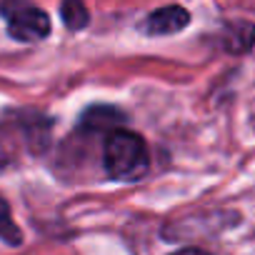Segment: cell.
<instances>
[{
	"mask_svg": "<svg viewBox=\"0 0 255 255\" xmlns=\"http://www.w3.org/2000/svg\"><path fill=\"white\" fill-rule=\"evenodd\" d=\"M15 155H18V150H15L13 138L5 130H0V173H5L15 163Z\"/></svg>",
	"mask_w": 255,
	"mask_h": 255,
	"instance_id": "obj_7",
	"label": "cell"
},
{
	"mask_svg": "<svg viewBox=\"0 0 255 255\" xmlns=\"http://www.w3.org/2000/svg\"><path fill=\"white\" fill-rule=\"evenodd\" d=\"M175 255H208V253L205 250H198V248H185V250H180Z\"/></svg>",
	"mask_w": 255,
	"mask_h": 255,
	"instance_id": "obj_8",
	"label": "cell"
},
{
	"mask_svg": "<svg viewBox=\"0 0 255 255\" xmlns=\"http://www.w3.org/2000/svg\"><path fill=\"white\" fill-rule=\"evenodd\" d=\"M188 23H190V15H188L185 8H180V5H168V8L153 10V13L145 18L143 33H148V35H173V33L183 30Z\"/></svg>",
	"mask_w": 255,
	"mask_h": 255,
	"instance_id": "obj_3",
	"label": "cell"
},
{
	"mask_svg": "<svg viewBox=\"0 0 255 255\" xmlns=\"http://www.w3.org/2000/svg\"><path fill=\"white\" fill-rule=\"evenodd\" d=\"M0 240H5L8 245H20L23 243V233L13 220V213L8 208V203L0 198Z\"/></svg>",
	"mask_w": 255,
	"mask_h": 255,
	"instance_id": "obj_5",
	"label": "cell"
},
{
	"mask_svg": "<svg viewBox=\"0 0 255 255\" xmlns=\"http://www.w3.org/2000/svg\"><path fill=\"white\" fill-rule=\"evenodd\" d=\"M148 163H150L148 145L138 133L118 128L108 135L103 148V165L113 180H123V183L138 180L140 175H145Z\"/></svg>",
	"mask_w": 255,
	"mask_h": 255,
	"instance_id": "obj_1",
	"label": "cell"
},
{
	"mask_svg": "<svg viewBox=\"0 0 255 255\" xmlns=\"http://www.w3.org/2000/svg\"><path fill=\"white\" fill-rule=\"evenodd\" d=\"M3 13H8V35L20 43H35L50 35V18L35 5L3 8Z\"/></svg>",
	"mask_w": 255,
	"mask_h": 255,
	"instance_id": "obj_2",
	"label": "cell"
},
{
	"mask_svg": "<svg viewBox=\"0 0 255 255\" xmlns=\"http://www.w3.org/2000/svg\"><path fill=\"white\" fill-rule=\"evenodd\" d=\"M60 15H63V23H65L68 30H80V28L88 25V8L80 5V3H73V0L63 3Z\"/></svg>",
	"mask_w": 255,
	"mask_h": 255,
	"instance_id": "obj_6",
	"label": "cell"
},
{
	"mask_svg": "<svg viewBox=\"0 0 255 255\" xmlns=\"http://www.w3.org/2000/svg\"><path fill=\"white\" fill-rule=\"evenodd\" d=\"M120 120H123V115H120L115 108L100 105V108H90V110L80 118V125L85 128V130H93V133L108 130V135H110L113 130H118V123H120Z\"/></svg>",
	"mask_w": 255,
	"mask_h": 255,
	"instance_id": "obj_4",
	"label": "cell"
}]
</instances>
